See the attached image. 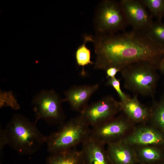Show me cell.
Instances as JSON below:
<instances>
[{
    "label": "cell",
    "mask_w": 164,
    "mask_h": 164,
    "mask_svg": "<svg viewBox=\"0 0 164 164\" xmlns=\"http://www.w3.org/2000/svg\"><path fill=\"white\" fill-rule=\"evenodd\" d=\"M96 59L95 69L105 70L115 67L121 70L131 64L147 61L159 69L164 59V47L147 33L135 31L121 33L96 34L91 36Z\"/></svg>",
    "instance_id": "1"
},
{
    "label": "cell",
    "mask_w": 164,
    "mask_h": 164,
    "mask_svg": "<svg viewBox=\"0 0 164 164\" xmlns=\"http://www.w3.org/2000/svg\"><path fill=\"white\" fill-rule=\"evenodd\" d=\"M1 134V139L5 145H9L22 154L35 153L47 140V137L38 130L35 123L18 114L13 116Z\"/></svg>",
    "instance_id": "2"
},
{
    "label": "cell",
    "mask_w": 164,
    "mask_h": 164,
    "mask_svg": "<svg viewBox=\"0 0 164 164\" xmlns=\"http://www.w3.org/2000/svg\"><path fill=\"white\" fill-rule=\"evenodd\" d=\"M152 63L142 61L128 65L120 71L125 87L135 94L153 96L159 76Z\"/></svg>",
    "instance_id": "3"
},
{
    "label": "cell",
    "mask_w": 164,
    "mask_h": 164,
    "mask_svg": "<svg viewBox=\"0 0 164 164\" xmlns=\"http://www.w3.org/2000/svg\"><path fill=\"white\" fill-rule=\"evenodd\" d=\"M120 1L104 0L98 5L93 26L96 34H112L129 26Z\"/></svg>",
    "instance_id": "4"
},
{
    "label": "cell",
    "mask_w": 164,
    "mask_h": 164,
    "mask_svg": "<svg viewBox=\"0 0 164 164\" xmlns=\"http://www.w3.org/2000/svg\"><path fill=\"white\" fill-rule=\"evenodd\" d=\"M87 124L80 115L64 124L57 132L47 137L48 151L51 154L70 149L87 136Z\"/></svg>",
    "instance_id": "5"
},
{
    "label": "cell",
    "mask_w": 164,
    "mask_h": 164,
    "mask_svg": "<svg viewBox=\"0 0 164 164\" xmlns=\"http://www.w3.org/2000/svg\"><path fill=\"white\" fill-rule=\"evenodd\" d=\"M63 99L52 90H43L34 98L32 102L37 122L42 119L49 122L62 119L63 114L61 108Z\"/></svg>",
    "instance_id": "6"
},
{
    "label": "cell",
    "mask_w": 164,
    "mask_h": 164,
    "mask_svg": "<svg viewBox=\"0 0 164 164\" xmlns=\"http://www.w3.org/2000/svg\"><path fill=\"white\" fill-rule=\"evenodd\" d=\"M120 110V102L108 95L86 106L80 115L87 124L94 125L112 119Z\"/></svg>",
    "instance_id": "7"
},
{
    "label": "cell",
    "mask_w": 164,
    "mask_h": 164,
    "mask_svg": "<svg viewBox=\"0 0 164 164\" xmlns=\"http://www.w3.org/2000/svg\"><path fill=\"white\" fill-rule=\"evenodd\" d=\"M120 2L129 25L133 29L147 33L153 21L141 0H122Z\"/></svg>",
    "instance_id": "8"
},
{
    "label": "cell",
    "mask_w": 164,
    "mask_h": 164,
    "mask_svg": "<svg viewBox=\"0 0 164 164\" xmlns=\"http://www.w3.org/2000/svg\"><path fill=\"white\" fill-rule=\"evenodd\" d=\"M99 88L98 84L73 86L64 92V101L68 102L74 110L83 109L87 106L92 95Z\"/></svg>",
    "instance_id": "9"
},
{
    "label": "cell",
    "mask_w": 164,
    "mask_h": 164,
    "mask_svg": "<svg viewBox=\"0 0 164 164\" xmlns=\"http://www.w3.org/2000/svg\"><path fill=\"white\" fill-rule=\"evenodd\" d=\"M122 141L129 145H161L164 144V133L153 128L142 127L136 130Z\"/></svg>",
    "instance_id": "10"
},
{
    "label": "cell",
    "mask_w": 164,
    "mask_h": 164,
    "mask_svg": "<svg viewBox=\"0 0 164 164\" xmlns=\"http://www.w3.org/2000/svg\"><path fill=\"white\" fill-rule=\"evenodd\" d=\"M81 151L84 164H112L101 142L94 138L86 140Z\"/></svg>",
    "instance_id": "11"
},
{
    "label": "cell",
    "mask_w": 164,
    "mask_h": 164,
    "mask_svg": "<svg viewBox=\"0 0 164 164\" xmlns=\"http://www.w3.org/2000/svg\"><path fill=\"white\" fill-rule=\"evenodd\" d=\"M122 141L110 143L107 154L112 164H135L138 162L136 152Z\"/></svg>",
    "instance_id": "12"
},
{
    "label": "cell",
    "mask_w": 164,
    "mask_h": 164,
    "mask_svg": "<svg viewBox=\"0 0 164 164\" xmlns=\"http://www.w3.org/2000/svg\"><path fill=\"white\" fill-rule=\"evenodd\" d=\"M138 95L129 97L125 100L120 101L121 110L127 117L136 122L145 121L149 118L150 111L142 104L138 97Z\"/></svg>",
    "instance_id": "13"
},
{
    "label": "cell",
    "mask_w": 164,
    "mask_h": 164,
    "mask_svg": "<svg viewBox=\"0 0 164 164\" xmlns=\"http://www.w3.org/2000/svg\"><path fill=\"white\" fill-rule=\"evenodd\" d=\"M98 128L94 138L100 142L122 135L127 130L128 125L123 119H114Z\"/></svg>",
    "instance_id": "14"
},
{
    "label": "cell",
    "mask_w": 164,
    "mask_h": 164,
    "mask_svg": "<svg viewBox=\"0 0 164 164\" xmlns=\"http://www.w3.org/2000/svg\"><path fill=\"white\" fill-rule=\"evenodd\" d=\"M47 164H84L81 151L70 149L51 154L47 158Z\"/></svg>",
    "instance_id": "15"
},
{
    "label": "cell",
    "mask_w": 164,
    "mask_h": 164,
    "mask_svg": "<svg viewBox=\"0 0 164 164\" xmlns=\"http://www.w3.org/2000/svg\"><path fill=\"white\" fill-rule=\"evenodd\" d=\"M136 154L138 162L143 164H153L161 161L163 157L158 149L150 146L142 148Z\"/></svg>",
    "instance_id": "16"
},
{
    "label": "cell",
    "mask_w": 164,
    "mask_h": 164,
    "mask_svg": "<svg viewBox=\"0 0 164 164\" xmlns=\"http://www.w3.org/2000/svg\"><path fill=\"white\" fill-rule=\"evenodd\" d=\"M83 43L77 49L75 52V58L77 63L79 66L83 67L82 71L84 72V67L89 64H93L94 62L91 60V50L86 46L87 42H90V35L84 36Z\"/></svg>",
    "instance_id": "17"
},
{
    "label": "cell",
    "mask_w": 164,
    "mask_h": 164,
    "mask_svg": "<svg viewBox=\"0 0 164 164\" xmlns=\"http://www.w3.org/2000/svg\"><path fill=\"white\" fill-rule=\"evenodd\" d=\"M149 118L159 130L164 133V94L159 101L154 103Z\"/></svg>",
    "instance_id": "18"
},
{
    "label": "cell",
    "mask_w": 164,
    "mask_h": 164,
    "mask_svg": "<svg viewBox=\"0 0 164 164\" xmlns=\"http://www.w3.org/2000/svg\"><path fill=\"white\" fill-rule=\"evenodd\" d=\"M149 11L152 17L162 21L164 17V0H141Z\"/></svg>",
    "instance_id": "19"
},
{
    "label": "cell",
    "mask_w": 164,
    "mask_h": 164,
    "mask_svg": "<svg viewBox=\"0 0 164 164\" xmlns=\"http://www.w3.org/2000/svg\"><path fill=\"white\" fill-rule=\"evenodd\" d=\"M147 33L155 42L164 47V22L157 20L153 21Z\"/></svg>",
    "instance_id": "20"
},
{
    "label": "cell",
    "mask_w": 164,
    "mask_h": 164,
    "mask_svg": "<svg viewBox=\"0 0 164 164\" xmlns=\"http://www.w3.org/2000/svg\"><path fill=\"white\" fill-rule=\"evenodd\" d=\"M120 80L115 77L109 78L107 82L108 85L111 86L116 91L121 99V101H124L130 97L128 95L124 93L120 87Z\"/></svg>",
    "instance_id": "21"
},
{
    "label": "cell",
    "mask_w": 164,
    "mask_h": 164,
    "mask_svg": "<svg viewBox=\"0 0 164 164\" xmlns=\"http://www.w3.org/2000/svg\"><path fill=\"white\" fill-rule=\"evenodd\" d=\"M106 74V78H113L115 77V75L119 72L121 71V70L115 67H111L105 70Z\"/></svg>",
    "instance_id": "22"
},
{
    "label": "cell",
    "mask_w": 164,
    "mask_h": 164,
    "mask_svg": "<svg viewBox=\"0 0 164 164\" xmlns=\"http://www.w3.org/2000/svg\"><path fill=\"white\" fill-rule=\"evenodd\" d=\"M159 70L164 74V59L161 62L159 67Z\"/></svg>",
    "instance_id": "23"
},
{
    "label": "cell",
    "mask_w": 164,
    "mask_h": 164,
    "mask_svg": "<svg viewBox=\"0 0 164 164\" xmlns=\"http://www.w3.org/2000/svg\"><path fill=\"white\" fill-rule=\"evenodd\" d=\"M162 164H164V161L162 162Z\"/></svg>",
    "instance_id": "24"
},
{
    "label": "cell",
    "mask_w": 164,
    "mask_h": 164,
    "mask_svg": "<svg viewBox=\"0 0 164 164\" xmlns=\"http://www.w3.org/2000/svg\"></svg>",
    "instance_id": "25"
}]
</instances>
